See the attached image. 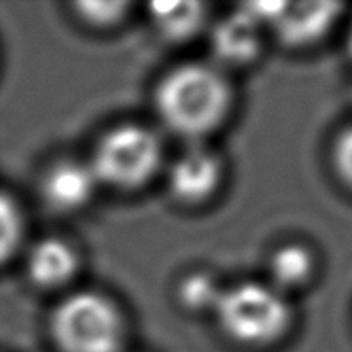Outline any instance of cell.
Listing matches in <instances>:
<instances>
[{"mask_svg": "<svg viewBox=\"0 0 352 352\" xmlns=\"http://www.w3.org/2000/svg\"><path fill=\"white\" fill-rule=\"evenodd\" d=\"M222 288L207 275H192L186 278L180 286V301L190 309H210L214 307L216 299Z\"/></svg>", "mask_w": 352, "mask_h": 352, "instance_id": "14", "label": "cell"}, {"mask_svg": "<svg viewBox=\"0 0 352 352\" xmlns=\"http://www.w3.org/2000/svg\"><path fill=\"white\" fill-rule=\"evenodd\" d=\"M235 107L230 76L212 63H184L167 70L153 89V110L176 137L201 144L222 129Z\"/></svg>", "mask_w": 352, "mask_h": 352, "instance_id": "1", "label": "cell"}, {"mask_svg": "<svg viewBox=\"0 0 352 352\" xmlns=\"http://www.w3.org/2000/svg\"><path fill=\"white\" fill-rule=\"evenodd\" d=\"M226 165L220 153L203 144H192L167 170L170 197L184 207H201L220 192Z\"/></svg>", "mask_w": 352, "mask_h": 352, "instance_id": "5", "label": "cell"}, {"mask_svg": "<svg viewBox=\"0 0 352 352\" xmlns=\"http://www.w3.org/2000/svg\"><path fill=\"white\" fill-rule=\"evenodd\" d=\"M333 167L344 184L352 188V127L343 131L333 144Z\"/></svg>", "mask_w": 352, "mask_h": 352, "instance_id": "15", "label": "cell"}, {"mask_svg": "<svg viewBox=\"0 0 352 352\" xmlns=\"http://www.w3.org/2000/svg\"><path fill=\"white\" fill-rule=\"evenodd\" d=\"M148 17L161 38L184 44L207 29L208 6L203 2H152Z\"/></svg>", "mask_w": 352, "mask_h": 352, "instance_id": "10", "label": "cell"}, {"mask_svg": "<svg viewBox=\"0 0 352 352\" xmlns=\"http://www.w3.org/2000/svg\"><path fill=\"white\" fill-rule=\"evenodd\" d=\"M99 182L89 163L61 160L54 163L40 180V195L50 210L59 214H76L97 195Z\"/></svg>", "mask_w": 352, "mask_h": 352, "instance_id": "7", "label": "cell"}, {"mask_svg": "<svg viewBox=\"0 0 352 352\" xmlns=\"http://www.w3.org/2000/svg\"><path fill=\"white\" fill-rule=\"evenodd\" d=\"M127 326L104 294L72 292L50 314V337L59 352H122Z\"/></svg>", "mask_w": 352, "mask_h": 352, "instance_id": "4", "label": "cell"}, {"mask_svg": "<svg viewBox=\"0 0 352 352\" xmlns=\"http://www.w3.org/2000/svg\"><path fill=\"white\" fill-rule=\"evenodd\" d=\"M341 6L331 2H284L271 21L276 38L288 47H305L322 40L336 25Z\"/></svg>", "mask_w": 352, "mask_h": 352, "instance_id": "8", "label": "cell"}, {"mask_svg": "<svg viewBox=\"0 0 352 352\" xmlns=\"http://www.w3.org/2000/svg\"><path fill=\"white\" fill-rule=\"evenodd\" d=\"M349 50H351V55H352V32H351V38H349Z\"/></svg>", "mask_w": 352, "mask_h": 352, "instance_id": "16", "label": "cell"}, {"mask_svg": "<svg viewBox=\"0 0 352 352\" xmlns=\"http://www.w3.org/2000/svg\"><path fill=\"white\" fill-rule=\"evenodd\" d=\"M267 283L278 292L303 288L314 273V256L303 245H284L271 254Z\"/></svg>", "mask_w": 352, "mask_h": 352, "instance_id": "11", "label": "cell"}, {"mask_svg": "<svg viewBox=\"0 0 352 352\" xmlns=\"http://www.w3.org/2000/svg\"><path fill=\"white\" fill-rule=\"evenodd\" d=\"M261 27L245 10L239 8L210 27L212 65L222 72L250 67L261 54Z\"/></svg>", "mask_w": 352, "mask_h": 352, "instance_id": "6", "label": "cell"}, {"mask_svg": "<svg viewBox=\"0 0 352 352\" xmlns=\"http://www.w3.org/2000/svg\"><path fill=\"white\" fill-rule=\"evenodd\" d=\"M25 241V216L17 201L0 190V267L16 258Z\"/></svg>", "mask_w": 352, "mask_h": 352, "instance_id": "12", "label": "cell"}, {"mask_svg": "<svg viewBox=\"0 0 352 352\" xmlns=\"http://www.w3.org/2000/svg\"><path fill=\"white\" fill-rule=\"evenodd\" d=\"M133 8L131 2L123 0H112V2H102V0H80L72 4L74 16L87 27L108 31L116 29L129 17V10Z\"/></svg>", "mask_w": 352, "mask_h": 352, "instance_id": "13", "label": "cell"}, {"mask_svg": "<svg viewBox=\"0 0 352 352\" xmlns=\"http://www.w3.org/2000/svg\"><path fill=\"white\" fill-rule=\"evenodd\" d=\"M212 313L222 336L245 349H265L278 343L294 322L288 296L261 280L222 288Z\"/></svg>", "mask_w": 352, "mask_h": 352, "instance_id": "2", "label": "cell"}, {"mask_svg": "<svg viewBox=\"0 0 352 352\" xmlns=\"http://www.w3.org/2000/svg\"><path fill=\"white\" fill-rule=\"evenodd\" d=\"M165 148L160 135L140 123H120L97 140L87 160L99 186L138 192L160 175Z\"/></svg>", "mask_w": 352, "mask_h": 352, "instance_id": "3", "label": "cell"}, {"mask_svg": "<svg viewBox=\"0 0 352 352\" xmlns=\"http://www.w3.org/2000/svg\"><path fill=\"white\" fill-rule=\"evenodd\" d=\"M80 254L69 241L46 237L36 241L25 258V273L38 290H59L69 286L80 273Z\"/></svg>", "mask_w": 352, "mask_h": 352, "instance_id": "9", "label": "cell"}]
</instances>
